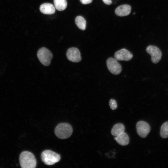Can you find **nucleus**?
<instances>
[{
	"label": "nucleus",
	"mask_w": 168,
	"mask_h": 168,
	"mask_svg": "<svg viewBox=\"0 0 168 168\" xmlns=\"http://www.w3.org/2000/svg\"><path fill=\"white\" fill-rule=\"evenodd\" d=\"M103 2L106 4L110 5L112 3V0H102Z\"/></svg>",
	"instance_id": "6ab92c4d"
},
{
	"label": "nucleus",
	"mask_w": 168,
	"mask_h": 168,
	"mask_svg": "<svg viewBox=\"0 0 168 168\" xmlns=\"http://www.w3.org/2000/svg\"><path fill=\"white\" fill-rule=\"evenodd\" d=\"M40 11L45 14H52L55 11L54 6L50 3H44L41 4L40 7Z\"/></svg>",
	"instance_id": "9b49d317"
},
{
	"label": "nucleus",
	"mask_w": 168,
	"mask_h": 168,
	"mask_svg": "<svg viewBox=\"0 0 168 168\" xmlns=\"http://www.w3.org/2000/svg\"><path fill=\"white\" fill-rule=\"evenodd\" d=\"M54 132L56 136L61 139L69 137L72 134V128L71 126L67 123H61L56 127Z\"/></svg>",
	"instance_id": "f03ea898"
},
{
	"label": "nucleus",
	"mask_w": 168,
	"mask_h": 168,
	"mask_svg": "<svg viewBox=\"0 0 168 168\" xmlns=\"http://www.w3.org/2000/svg\"><path fill=\"white\" fill-rule=\"evenodd\" d=\"M137 132L141 137L145 138L150 131L149 125L146 122L143 121L138 122L136 124Z\"/></svg>",
	"instance_id": "0eeeda50"
},
{
	"label": "nucleus",
	"mask_w": 168,
	"mask_h": 168,
	"mask_svg": "<svg viewBox=\"0 0 168 168\" xmlns=\"http://www.w3.org/2000/svg\"><path fill=\"white\" fill-rule=\"evenodd\" d=\"M54 2L55 9L59 11L64 10L67 6L66 0H54Z\"/></svg>",
	"instance_id": "4468645a"
},
{
	"label": "nucleus",
	"mask_w": 168,
	"mask_h": 168,
	"mask_svg": "<svg viewBox=\"0 0 168 168\" xmlns=\"http://www.w3.org/2000/svg\"><path fill=\"white\" fill-rule=\"evenodd\" d=\"M37 57L40 63L45 66H49L53 58L52 53L45 47L40 48L37 53Z\"/></svg>",
	"instance_id": "20e7f679"
},
{
	"label": "nucleus",
	"mask_w": 168,
	"mask_h": 168,
	"mask_svg": "<svg viewBox=\"0 0 168 168\" xmlns=\"http://www.w3.org/2000/svg\"><path fill=\"white\" fill-rule=\"evenodd\" d=\"M160 135L163 138H166L168 137V121L164 123L161 126Z\"/></svg>",
	"instance_id": "dca6fc26"
},
{
	"label": "nucleus",
	"mask_w": 168,
	"mask_h": 168,
	"mask_svg": "<svg viewBox=\"0 0 168 168\" xmlns=\"http://www.w3.org/2000/svg\"><path fill=\"white\" fill-rule=\"evenodd\" d=\"M19 161L22 168H35L36 161L34 155L28 151H23L20 155Z\"/></svg>",
	"instance_id": "f257e3e1"
},
{
	"label": "nucleus",
	"mask_w": 168,
	"mask_h": 168,
	"mask_svg": "<svg viewBox=\"0 0 168 168\" xmlns=\"http://www.w3.org/2000/svg\"><path fill=\"white\" fill-rule=\"evenodd\" d=\"M114 58L117 60L128 61L133 57L132 53L125 49H123L116 51L114 54Z\"/></svg>",
	"instance_id": "1a4fd4ad"
},
{
	"label": "nucleus",
	"mask_w": 168,
	"mask_h": 168,
	"mask_svg": "<svg viewBox=\"0 0 168 168\" xmlns=\"http://www.w3.org/2000/svg\"><path fill=\"white\" fill-rule=\"evenodd\" d=\"M41 158L44 163L48 165H53L60 159L59 155L50 150H45L41 154Z\"/></svg>",
	"instance_id": "7ed1b4c3"
},
{
	"label": "nucleus",
	"mask_w": 168,
	"mask_h": 168,
	"mask_svg": "<svg viewBox=\"0 0 168 168\" xmlns=\"http://www.w3.org/2000/svg\"><path fill=\"white\" fill-rule=\"evenodd\" d=\"M125 130L124 125L121 123H118L114 125L111 131V134L114 136H117L124 132Z\"/></svg>",
	"instance_id": "ddd939ff"
},
{
	"label": "nucleus",
	"mask_w": 168,
	"mask_h": 168,
	"mask_svg": "<svg viewBox=\"0 0 168 168\" xmlns=\"http://www.w3.org/2000/svg\"><path fill=\"white\" fill-rule=\"evenodd\" d=\"M106 65L109 71L114 74H119L122 71L121 65L115 58H108L106 61Z\"/></svg>",
	"instance_id": "39448f33"
},
{
	"label": "nucleus",
	"mask_w": 168,
	"mask_h": 168,
	"mask_svg": "<svg viewBox=\"0 0 168 168\" xmlns=\"http://www.w3.org/2000/svg\"><path fill=\"white\" fill-rule=\"evenodd\" d=\"M109 105L111 109L112 110H115L117 107L116 101L113 99H111L110 100Z\"/></svg>",
	"instance_id": "f3484780"
},
{
	"label": "nucleus",
	"mask_w": 168,
	"mask_h": 168,
	"mask_svg": "<svg viewBox=\"0 0 168 168\" xmlns=\"http://www.w3.org/2000/svg\"><path fill=\"white\" fill-rule=\"evenodd\" d=\"M66 56L68 59L72 62L77 63L82 60L80 51L75 47L69 48L67 51Z\"/></svg>",
	"instance_id": "6e6552de"
},
{
	"label": "nucleus",
	"mask_w": 168,
	"mask_h": 168,
	"mask_svg": "<svg viewBox=\"0 0 168 168\" xmlns=\"http://www.w3.org/2000/svg\"><path fill=\"white\" fill-rule=\"evenodd\" d=\"M131 8L130 6L124 4L118 7L115 9V14L119 16H124L129 15L131 11Z\"/></svg>",
	"instance_id": "9d476101"
},
{
	"label": "nucleus",
	"mask_w": 168,
	"mask_h": 168,
	"mask_svg": "<svg viewBox=\"0 0 168 168\" xmlns=\"http://www.w3.org/2000/svg\"><path fill=\"white\" fill-rule=\"evenodd\" d=\"M75 23L80 29L84 30L86 27V22L84 18L81 16H77L75 19Z\"/></svg>",
	"instance_id": "2eb2a0df"
},
{
	"label": "nucleus",
	"mask_w": 168,
	"mask_h": 168,
	"mask_svg": "<svg viewBox=\"0 0 168 168\" xmlns=\"http://www.w3.org/2000/svg\"><path fill=\"white\" fill-rule=\"evenodd\" d=\"M146 51L151 56L152 62L155 63H158L161 57V52L157 47L149 45L146 48Z\"/></svg>",
	"instance_id": "423d86ee"
},
{
	"label": "nucleus",
	"mask_w": 168,
	"mask_h": 168,
	"mask_svg": "<svg viewBox=\"0 0 168 168\" xmlns=\"http://www.w3.org/2000/svg\"><path fill=\"white\" fill-rule=\"evenodd\" d=\"M80 2L83 4H86L91 3L92 0H80Z\"/></svg>",
	"instance_id": "a211bd4d"
},
{
	"label": "nucleus",
	"mask_w": 168,
	"mask_h": 168,
	"mask_svg": "<svg viewBox=\"0 0 168 168\" xmlns=\"http://www.w3.org/2000/svg\"><path fill=\"white\" fill-rule=\"evenodd\" d=\"M114 139L119 144L122 146L127 145L129 142L128 135L124 132L116 136Z\"/></svg>",
	"instance_id": "f8f14e48"
}]
</instances>
